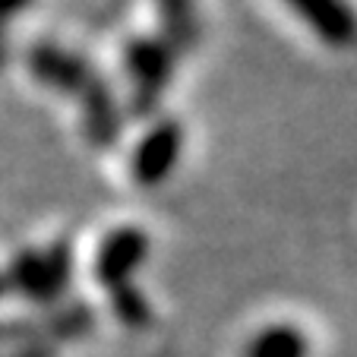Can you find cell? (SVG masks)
<instances>
[{"mask_svg": "<svg viewBox=\"0 0 357 357\" xmlns=\"http://www.w3.org/2000/svg\"><path fill=\"white\" fill-rule=\"evenodd\" d=\"M26 70L45 89L76 101L82 114V133L92 146H117L123 133V108L111 82L89 57H82L73 47L54 45V41H38L26 51Z\"/></svg>", "mask_w": 357, "mask_h": 357, "instance_id": "6da1fadb", "label": "cell"}, {"mask_svg": "<svg viewBox=\"0 0 357 357\" xmlns=\"http://www.w3.org/2000/svg\"><path fill=\"white\" fill-rule=\"evenodd\" d=\"M177 51L162 35H133L123 41L121 63L130 86V111L136 117H149L162 105L168 86L174 82Z\"/></svg>", "mask_w": 357, "mask_h": 357, "instance_id": "7a4b0ae2", "label": "cell"}, {"mask_svg": "<svg viewBox=\"0 0 357 357\" xmlns=\"http://www.w3.org/2000/svg\"><path fill=\"white\" fill-rule=\"evenodd\" d=\"M7 288L32 303H54L70 288L73 278V247L70 241H54L41 250H22L3 272Z\"/></svg>", "mask_w": 357, "mask_h": 357, "instance_id": "3957f363", "label": "cell"}, {"mask_svg": "<svg viewBox=\"0 0 357 357\" xmlns=\"http://www.w3.org/2000/svg\"><path fill=\"white\" fill-rule=\"evenodd\" d=\"M183 127L174 117H158L146 133L139 136V142L130 152V177L133 183L152 190L162 187L171 174H174L177 162L183 155Z\"/></svg>", "mask_w": 357, "mask_h": 357, "instance_id": "277c9868", "label": "cell"}, {"mask_svg": "<svg viewBox=\"0 0 357 357\" xmlns=\"http://www.w3.org/2000/svg\"><path fill=\"white\" fill-rule=\"evenodd\" d=\"M149 250H152V241H149V234L139 225H121V228L108 231V234L101 237L98 250H95V259H92L95 282L108 291V294L117 288L133 284V275L149 259Z\"/></svg>", "mask_w": 357, "mask_h": 357, "instance_id": "5b68a950", "label": "cell"}, {"mask_svg": "<svg viewBox=\"0 0 357 357\" xmlns=\"http://www.w3.org/2000/svg\"><path fill=\"white\" fill-rule=\"evenodd\" d=\"M326 47L348 51L357 45V10L351 0H282Z\"/></svg>", "mask_w": 357, "mask_h": 357, "instance_id": "8992f818", "label": "cell"}, {"mask_svg": "<svg viewBox=\"0 0 357 357\" xmlns=\"http://www.w3.org/2000/svg\"><path fill=\"white\" fill-rule=\"evenodd\" d=\"M158 35L174 47L177 54H187L199 45V7L196 0H155Z\"/></svg>", "mask_w": 357, "mask_h": 357, "instance_id": "52a82bcc", "label": "cell"}, {"mask_svg": "<svg viewBox=\"0 0 357 357\" xmlns=\"http://www.w3.org/2000/svg\"><path fill=\"white\" fill-rule=\"evenodd\" d=\"M241 357H310V335L294 323H272L247 338Z\"/></svg>", "mask_w": 357, "mask_h": 357, "instance_id": "ba28073f", "label": "cell"}, {"mask_svg": "<svg viewBox=\"0 0 357 357\" xmlns=\"http://www.w3.org/2000/svg\"><path fill=\"white\" fill-rule=\"evenodd\" d=\"M29 3H32V0H0V26H3V22H10L16 13H22Z\"/></svg>", "mask_w": 357, "mask_h": 357, "instance_id": "9c48e42d", "label": "cell"}, {"mask_svg": "<svg viewBox=\"0 0 357 357\" xmlns=\"http://www.w3.org/2000/svg\"><path fill=\"white\" fill-rule=\"evenodd\" d=\"M10 288H7V278H3V272H0V297H7Z\"/></svg>", "mask_w": 357, "mask_h": 357, "instance_id": "30bf717a", "label": "cell"}]
</instances>
